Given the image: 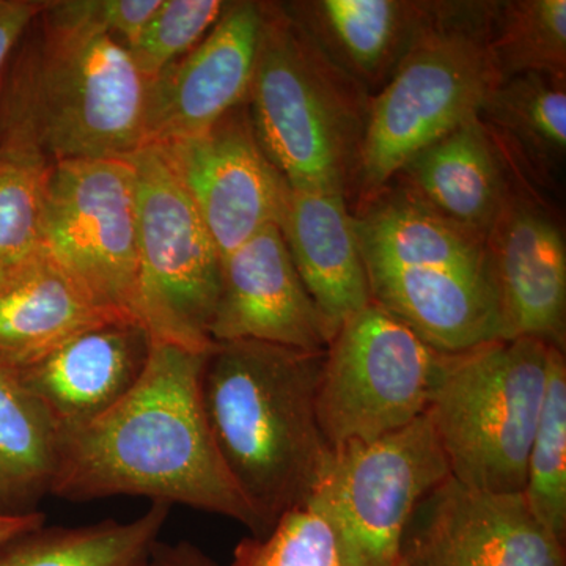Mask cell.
<instances>
[{"label":"cell","instance_id":"obj_7","mask_svg":"<svg viewBox=\"0 0 566 566\" xmlns=\"http://www.w3.org/2000/svg\"><path fill=\"white\" fill-rule=\"evenodd\" d=\"M447 353L371 301L324 357L316 412L331 449L374 441L427 415Z\"/></svg>","mask_w":566,"mask_h":566},{"label":"cell","instance_id":"obj_25","mask_svg":"<svg viewBox=\"0 0 566 566\" xmlns=\"http://www.w3.org/2000/svg\"><path fill=\"white\" fill-rule=\"evenodd\" d=\"M566 76L526 73L501 81L480 111V120L501 129L532 166L560 169L566 153Z\"/></svg>","mask_w":566,"mask_h":566},{"label":"cell","instance_id":"obj_8","mask_svg":"<svg viewBox=\"0 0 566 566\" xmlns=\"http://www.w3.org/2000/svg\"><path fill=\"white\" fill-rule=\"evenodd\" d=\"M136 175L140 297L151 340L207 353L222 282L218 245L158 148L129 156Z\"/></svg>","mask_w":566,"mask_h":566},{"label":"cell","instance_id":"obj_19","mask_svg":"<svg viewBox=\"0 0 566 566\" xmlns=\"http://www.w3.org/2000/svg\"><path fill=\"white\" fill-rule=\"evenodd\" d=\"M115 322L120 319L93 303L44 245L0 270L2 374H18L74 335Z\"/></svg>","mask_w":566,"mask_h":566},{"label":"cell","instance_id":"obj_26","mask_svg":"<svg viewBox=\"0 0 566 566\" xmlns=\"http://www.w3.org/2000/svg\"><path fill=\"white\" fill-rule=\"evenodd\" d=\"M51 167L31 129L0 117V270L43 245Z\"/></svg>","mask_w":566,"mask_h":566},{"label":"cell","instance_id":"obj_34","mask_svg":"<svg viewBox=\"0 0 566 566\" xmlns=\"http://www.w3.org/2000/svg\"><path fill=\"white\" fill-rule=\"evenodd\" d=\"M44 523H46V516L36 510L21 513L0 512V546L44 526Z\"/></svg>","mask_w":566,"mask_h":566},{"label":"cell","instance_id":"obj_36","mask_svg":"<svg viewBox=\"0 0 566 566\" xmlns=\"http://www.w3.org/2000/svg\"><path fill=\"white\" fill-rule=\"evenodd\" d=\"M390 566H409V565L406 564L405 558L400 556V557H398V560L395 562V564H392Z\"/></svg>","mask_w":566,"mask_h":566},{"label":"cell","instance_id":"obj_29","mask_svg":"<svg viewBox=\"0 0 566 566\" xmlns=\"http://www.w3.org/2000/svg\"><path fill=\"white\" fill-rule=\"evenodd\" d=\"M230 566H340L337 532L307 502L285 513L266 535L241 539Z\"/></svg>","mask_w":566,"mask_h":566},{"label":"cell","instance_id":"obj_4","mask_svg":"<svg viewBox=\"0 0 566 566\" xmlns=\"http://www.w3.org/2000/svg\"><path fill=\"white\" fill-rule=\"evenodd\" d=\"M248 99L256 140L283 180L300 191L346 196L370 99L281 3H263Z\"/></svg>","mask_w":566,"mask_h":566},{"label":"cell","instance_id":"obj_18","mask_svg":"<svg viewBox=\"0 0 566 566\" xmlns=\"http://www.w3.org/2000/svg\"><path fill=\"white\" fill-rule=\"evenodd\" d=\"M345 197L300 191L289 185L277 222L294 268L333 338L346 319L371 303L370 282Z\"/></svg>","mask_w":566,"mask_h":566},{"label":"cell","instance_id":"obj_11","mask_svg":"<svg viewBox=\"0 0 566 566\" xmlns=\"http://www.w3.org/2000/svg\"><path fill=\"white\" fill-rule=\"evenodd\" d=\"M400 556L409 566H566L565 542L523 493L476 490L453 476L417 505Z\"/></svg>","mask_w":566,"mask_h":566},{"label":"cell","instance_id":"obj_31","mask_svg":"<svg viewBox=\"0 0 566 566\" xmlns=\"http://www.w3.org/2000/svg\"><path fill=\"white\" fill-rule=\"evenodd\" d=\"M163 0H66L82 20L103 29L126 48L139 39Z\"/></svg>","mask_w":566,"mask_h":566},{"label":"cell","instance_id":"obj_2","mask_svg":"<svg viewBox=\"0 0 566 566\" xmlns=\"http://www.w3.org/2000/svg\"><path fill=\"white\" fill-rule=\"evenodd\" d=\"M324 357L256 340L214 342L205 354V416L260 536L311 501L333 457L316 412Z\"/></svg>","mask_w":566,"mask_h":566},{"label":"cell","instance_id":"obj_16","mask_svg":"<svg viewBox=\"0 0 566 566\" xmlns=\"http://www.w3.org/2000/svg\"><path fill=\"white\" fill-rule=\"evenodd\" d=\"M150 345V335L136 324H102L10 376L46 412L59 434L125 397L147 365Z\"/></svg>","mask_w":566,"mask_h":566},{"label":"cell","instance_id":"obj_20","mask_svg":"<svg viewBox=\"0 0 566 566\" xmlns=\"http://www.w3.org/2000/svg\"><path fill=\"white\" fill-rule=\"evenodd\" d=\"M281 6L323 54L363 88L392 76L438 10V3L405 0H316Z\"/></svg>","mask_w":566,"mask_h":566},{"label":"cell","instance_id":"obj_22","mask_svg":"<svg viewBox=\"0 0 566 566\" xmlns=\"http://www.w3.org/2000/svg\"><path fill=\"white\" fill-rule=\"evenodd\" d=\"M353 221L365 266L493 275L486 240L441 218L408 191L381 197Z\"/></svg>","mask_w":566,"mask_h":566},{"label":"cell","instance_id":"obj_6","mask_svg":"<svg viewBox=\"0 0 566 566\" xmlns=\"http://www.w3.org/2000/svg\"><path fill=\"white\" fill-rule=\"evenodd\" d=\"M549 349L535 338H501L446 354L428 415L458 482L491 493H523Z\"/></svg>","mask_w":566,"mask_h":566},{"label":"cell","instance_id":"obj_14","mask_svg":"<svg viewBox=\"0 0 566 566\" xmlns=\"http://www.w3.org/2000/svg\"><path fill=\"white\" fill-rule=\"evenodd\" d=\"M214 342L256 340L324 352L333 333L312 297L277 223L222 259L221 294L212 318Z\"/></svg>","mask_w":566,"mask_h":566},{"label":"cell","instance_id":"obj_35","mask_svg":"<svg viewBox=\"0 0 566 566\" xmlns=\"http://www.w3.org/2000/svg\"><path fill=\"white\" fill-rule=\"evenodd\" d=\"M340 566H364V564L349 547L340 545Z\"/></svg>","mask_w":566,"mask_h":566},{"label":"cell","instance_id":"obj_30","mask_svg":"<svg viewBox=\"0 0 566 566\" xmlns=\"http://www.w3.org/2000/svg\"><path fill=\"white\" fill-rule=\"evenodd\" d=\"M222 0H163L139 39L128 48L134 63L148 82L188 54L219 21Z\"/></svg>","mask_w":566,"mask_h":566},{"label":"cell","instance_id":"obj_27","mask_svg":"<svg viewBox=\"0 0 566 566\" xmlns=\"http://www.w3.org/2000/svg\"><path fill=\"white\" fill-rule=\"evenodd\" d=\"M490 52L501 81L526 73L566 76L565 0L494 3Z\"/></svg>","mask_w":566,"mask_h":566},{"label":"cell","instance_id":"obj_23","mask_svg":"<svg viewBox=\"0 0 566 566\" xmlns=\"http://www.w3.org/2000/svg\"><path fill=\"white\" fill-rule=\"evenodd\" d=\"M169 510L153 502L132 521L41 526L0 546V566H147Z\"/></svg>","mask_w":566,"mask_h":566},{"label":"cell","instance_id":"obj_28","mask_svg":"<svg viewBox=\"0 0 566 566\" xmlns=\"http://www.w3.org/2000/svg\"><path fill=\"white\" fill-rule=\"evenodd\" d=\"M524 497L536 520L566 542V359L551 346L545 401L528 450Z\"/></svg>","mask_w":566,"mask_h":566},{"label":"cell","instance_id":"obj_13","mask_svg":"<svg viewBox=\"0 0 566 566\" xmlns=\"http://www.w3.org/2000/svg\"><path fill=\"white\" fill-rule=\"evenodd\" d=\"M262 28V2H229L196 48L148 82L145 147L207 133L244 103Z\"/></svg>","mask_w":566,"mask_h":566},{"label":"cell","instance_id":"obj_33","mask_svg":"<svg viewBox=\"0 0 566 566\" xmlns=\"http://www.w3.org/2000/svg\"><path fill=\"white\" fill-rule=\"evenodd\" d=\"M147 566H219L192 543H164L159 539Z\"/></svg>","mask_w":566,"mask_h":566},{"label":"cell","instance_id":"obj_9","mask_svg":"<svg viewBox=\"0 0 566 566\" xmlns=\"http://www.w3.org/2000/svg\"><path fill=\"white\" fill-rule=\"evenodd\" d=\"M43 245L99 308L145 329L136 175L128 159L52 164Z\"/></svg>","mask_w":566,"mask_h":566},{"label":"cell","instance_id":"obj_32","mask_svg":"<svg viewBox=\"0 0 566 566\" xmlns=\"http://www.w3.org/2000/svg\"><path fill=\"white\" fill-rule=\"evenodd\" d=\"M44 7L40 0H0V80Z\"/></svg>","mask_w":566,"mask_h":566},{"label":"cell","instance_id":"obj_1","mask_svg":"<svg viewBox=\"0 0 566 566\" xmlns=\"http://www.w3.org/2000/svg\"><path fill=\"white\" fill-rule=\"evenodd\" d=\"M205 354L151 340L133 389L103 415L57 434L50 494L69 502L137 495L230 517L260 536L205 416Z\"/></svg>","mask_w":566,"mask_h":566},{"label":"cell","instance_id":"obj_10","mask_svg":"<svg viewBox=\"0 0 566 566\" xmlns=\"http://www.w3.org/2000/svg\"><path fill=\"white\" fill-rule=\"evenodd\" d=\"M450 476L427 412L374 441L333 450L308 502L322 510L338 543L364 566H390L400 557L401 539L417 505Z\"/></svg>","mask_w":566,"mask_h":566},{"label":"cell","instance_id":"obj_21","mask_svg":"<svg viewBox=\"0 0 566 566\" xmlns=\"http://www.w3.org/2000/svg\"><path fill=\"white\" fill-rule=\"evenodd\" d=\"M398 174L419 202L483 240L510 193L497 147L480 117L417 151Z\"/></svg>","mask_w":566,"mask_h":566},{"label":"cell","instance_id":"obj_5","mask_svg":"<svg viewBox=\"0 0 566 566\" xmlns=\"http://www.w3.org/2000/svg\"><path fill=\"white\" fill-rule=\"evenodd\" d=\"M494 3H438L433 21L368 102L357 177L381 191L417 151L479 117L501 82L490 52Z\"/></svg>","mask_w":566,"mask_h":566},{"label":"cell","instance_id":"obj_3","mask_svg":"<svg viewBox=\"0 0 566 566\" xmlns=\"http://www.w3.org/2000/svg\"><path fill=\"white\" fill-rule=\"evenodd\" d=\"M0 80V109L28 125L51 164L126 159L145 147L148 81L128 48L46 2ZM28 35V33H25Z\"/></svg>","mask_w":566,"mask_h":566},{"label":"cell","instance_id":"obj_12","mask_svg":"<svg viewBox=\"0 0 566 566\" xmlns=\"http://www.w3.org/2000/svg\"><path fill=\"white\" fill-rule=\"evenodd\" d=\"M243 107L199 136L153 145L199 211L222 259L279 222L289 189L260 147Z\"/></svg>","mask_w":566,"mask_h":566},{"label":"cell","instance_id":"obj_24","mask_svg":"<svg viewBox=\"0 0 566 566\" xmlns=\"http://www.w3.org/2000/svg\"><path fill=\"white\" fill-rule=\"evenodd\" d=\"M57 430L13 376L0 371V512H33L50 494Z\"/></svg>","mask_w":566,"mask_h":566},{"label":"cell","instance_id":"obj_17","mask_svg":"<svg viewBox=\"0 0 566 566\" xmlns=\"http://www.w3.org/2000/svg\"><path fill=\"white\" fill-rule=\"evenodd\" d=\"M371 301L438 352H468L504 338L493 275L446 268L365 266Z\"/></svg>","mask_w":566,"mask_h":566},{"label":"cell","instance_id":"obj_15","mask_svg":"<svg viewBox=\"0 0 566 566\" xmlns=\"http://www.w3.org/2000/svg\"><path fill=\"white\" fill-rule=\"evenodd\" d=\"M504 338H535L565 352L566 245L545 208L506 197L486 237Z\"/></svg>","mask_w":566,"mask_h":566}]
</instances>
